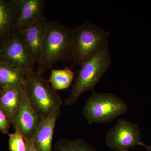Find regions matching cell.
Listing matches in <instances>:
<instances>
[{
    "instance_id": "obj_1",
    "label": "cell",
    "mask_w": 151,
    "mask_h": 151,
    "mask_svg": "<svg viewBox=\"0 0 151 151\" xmlns=\"http://www.w3.org/2000/svg\"><path fill=\"white\" fill-rule=\"evenodd\" d=\"M72 29L48 20L41 48L37 73L42 75L58 61L73 62Z\"/></svg>"
},
{
    "instance_id": "obj_2",
    "label": "cell",
    "mask_w": 151,
    "mask_h": 151,
    "mask_svg": "<svg viewBox=\"0 0 151 151\" xmlns=\"http://www.w3.org/2000/svg\"><path fill=\"white\" fill-rule=\"evenodd\" d=\"M110 33L90 22L72 29L71 46L73 65L81 66L95 56L106 44Z\"/></svg>"
},
{
    "instance_id": "obj_3",
    "label": "cell",
    "mask_w": 151,
    "mask_h": 151,
    "mask_svg": "<svg viewBox=\"0 0 151 151\" xmlns=\"http://www.w3.org/2000/svg\"><path fill=\"white\" fill-rule=\"evenodd\" d=\"M111 63L108 43L104 45L94 57L81 65L70 95L65 103L71 106L86 91H94L103 76L108 71Z\"/></svg>"
},
{
    "instance_id": "obj_4",
    "label": "cell",
    "mask_w": 151,
    "mask_h": 151,
    "mask_svg": "<svg viewBox=\"0 0 151 151\" xmlns=\"http://www.w3.org/2000/svg\"><path fill=\"white\" fill-rule=\"evenodd\" d=\"M25 85L31 104L42 120L60 108L61 97L48 80L35 69L26 73Z\"/></svg>"
},
{
    "instance_id": "obj_5",
    "label": "cell",
    "mask_w": 151,
    "mask_h": 151,
    "mask_svg": "<svg viewBox=\"0 0 151 151\" xmlns=\"http://www.w3.org/2000/svg\"><path fill=\"white\" fill-rule=\"evenodd\" d=\"M128 109L127 103L116 94L93 91L85 101L82 113L88 124H104L123 115Z\"/></svg>"
},
{
    "instance_id": "obj_6",
    "label": "cell",
    "mask_w": 151,
    "mask_h": 151,
    "mask_svg": "<svg viewBox=\"0 0 151 151\" xmlns=\"http://www.w3.org/2000/svg\"><path fill=\"white\" fill-rule=\"evenodd\" d=\"M0 61L23 69L26 73L34 69L36 63L29 53L21 31L16 30L1 45Z\"/></svg>"
},
{
    "instance_id": "obj_7",
    "label": "cell",
    "mask_w": 151,
    "mask_h": 151,
    "mask_svg": "<svg viewBox=\"0 0 151 151\" xmlns=\"http://www.w3.org/2000/svg\"><path fill=\"white\" fill-rule=\"evenodd\" d=\"M142 142L139 125L122 118L108 130L105 138L107 147L116 151H129Z\"/></svg>"
},
{
    "instance_id": "obj_8",
    "label": "cell",
    "mask_w": 151,
    "mask_h": 151,
    "mask_svg": "<svg viewBox=\"0 0 151 151\" xmlns=\"http://www.w3.org/2000/svg\"><path fill=\"white\" fill-rule=\"evenodd\" d=\"M42 121L31 104L25 83L20 104L12 124L15 128L18 129L24 139H31Z\"/></svg>"
},
{
    "instance_id": "obj_9",
    "label": "cell",
    "mask_w": 151,
    "mask_h": 151,
    "mask_svg": "<svg viewBox=\"0 0 151 151\" xmlns=\"http://www.w3.org/2000/svg\"><path fill=\"white\" fill-rule=\"evenodd\" d=\"M60 114V108L55 110L42 120L36 129L31 139L37 151H53L52 144L55 127Z\"/></svg>"
},
{
    "instance_id": "obj_10",
    "label": "cell",
    "mask_w": 151,
    "mask_h": 151,
    "mask_svg": "<svg viewBox=\"0 0 151 151\" xmlns=\"http://www.w3.org/2000/svg\"><path fill=\"white\" fill-rule=\"evenodd\" d=\"M19 0H0V46L17 29Z\"/></svg>"
},
{
    "instance_id": "obj_11",
    "label": "cell",
    "mask_w": 151,
    "mask_h": 151,
    "mask_svg": "<svg viewBox=\"0 0 151 151\" xmlns=\"http://www.w3.org/2000/svg\"><path fill=\"white\" fill-rule=\"evenodd\" d=\"M47 21L48 20L44 16L25 29L21 31L29 53L36 64L39 60Z\"/></svg>"
},
{
    "instance_id": "obj_12",
    "label": "cell",
    "mask_w": 151,
    "mask_h": 151,
    "mask_svg": "<svg viewBox=\"0 0 151 151\" xmlns=\"http://www.w3.org/2000/svg\"><path fill=\"white\" fill-rule=\"evenodd\" d=\"M45 0H19L17 30L22 31L44 16Z\"/></svg>"
},
{
    "instance_id": "obj_13",
    "label": "cell",
    "mask_w": 151,
    "mask_h": 151,
    "mask_svg": "<svg viewBox=\"0 0 151 151\" xmlns=\"http://www.w3.org/2000/svg\"><path fill=\"white\" fill-rule=\"evenodd\" d=\"M24 84L6 87L0 92V110L12 124L20 104Z\"/></svg>"
},
{
    "instance_id": "obj_14",
    "label": "cell",
    "mask_w": 151,
    "mask_h": 151,
    "mask_svg": "<svg viewBox=\"0 0 151 151\" xmlns=\"http://www.w3.org/2000/svg\"><path fill=\"white\" fill-rule=\"evenodd\" d=\"M26 74L24 70L0 61V88L23 85L26 82Z\"/></svg>"
},
{
    "instance_id": "obj_15",
    "label": "cell",
    "mask_w": 151,
    "mask_h": 151,
    "mask_svg": "<svg viewBox=\"0 0 151 151\" xmlns=\"http://www.w3.org/2000/svg\"><path fill=\"white\" fill-rule=\"evenodd\" d=\"M74 73L70 68L52 69L48 81L55 90L68 89L72 83Z\"/></svg>"
},
{
    "instance_id": "obj_16",
    "label": "cell",
    "mask_w": 151,
    "mask_h": 151,
    "mask_svg": "<svg viewBox=\"0 0 151 151\" xmlns=\"http://www.w3.org/2000/svg\"><path fill=\"white\" fill-rule=\"evenodd\" d=\"M55 149L56 151H97L94 147L81 139H60L55 144Z\"/></svg>"
},
{
    "instance_id": "obj_17",
    "label": "cell",
    "mask_w": 151,
    "mask_h": 151,
    "mask_svg": "<svg viewBox=\"0 0 151 151\" xmlns=\"http://www.w3.org/2000/svg\"><path fill=\"white\" fill-rule=\"evenodd\" d=\"M12 134H9V151H26V145L24 138L17 128Z\"/></svg>"
},
{
    "instance_id": "obj_18",
    "label": "cell",
    "mask_w": 151,
    "mask_h": 151,
    "mask_svg": "<svg viewBox=\"0 0 151 151\" xmlns=\"http://www.w3.org/2000/svg\"><path fill=\"white\" fill-rule=\"evenodd\" d=\"M12 123L8 119L5 114L0 110V131L4 134H9V129Z\"/></svg>"
},
{
    "instance_id": "obj_19",
    "label": "cell",
    "mask_w": 151,
    "mask_h": 151,
    "mask_svg": "<svg viewBox=\"0 0 151 151\" xmlns=\"http://www.w3.org/2000/svg\"><path fill=\"white\" fill-rule=\"evenodd\" d=\"M24 139L26 143V151H37L34 145L32 139Z\"/></svg>"
},
{
    "instance_id": "obj_20",
    "label": "cell",
    "mask_w": 151,
    "mask_h": 151,
    "mask_svg": "<svg viewBox=\"0 0 151 151\" xmlns=\"http://www.w3.org/2000/svg\"><path fill=\"white\" fill-rule=\"evenodd\" d=\"M139 146L144 147L147 151H151V146L148 145H145L143 142H142L140 144Z\"/></svg>"
},
{
    "instance_id": "obj_21",
    "label": "cell",
    "mask_w": 151,
    "mask_h": 151,
    "mask_svg": "<svg viewBox=\"0 0 151 151\" xmlns=\"http://www.w3.org/2000/svg\"><path fill=\"white\" fill-rule=\"evenodd\" d=\"M1 89L0 88V92H1Z\"/></svg>"
}]
</instances>
